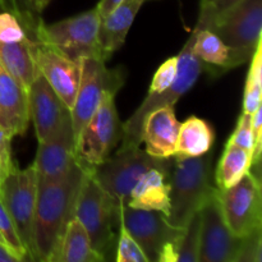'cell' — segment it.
<instances>
[{
  "mask_svg": "<svg viewBox=\"0 0 262 262\" xmlns=\"http://www.w3.org/2000/svg\"><path fill=\"white\" fill-rule=\"evenodd\" d=\"M0 234H2L8 250L13 255L17 256L20 262L30 261L27 252H26L22 242H20L19 235H18L17 230H15L14 224H13L12 219H10L9 214H8L2 200H0Z\"/></svg>",
  "mask_w": 262,
  "mask_h": 262,
  "instance_id": "f546056e",
  "label": "cell"
},
{
  "mask_svg": "<svg viewBox=\"0 0 262 262\" xmlns=\"http://www.w3.org/2000/svg\"><path fill=\"white\" fill-rule=\"evenodd\" d=\"M74 217L82 223L89 233L95 251L107 260L114 243V228L115 225L118 227V204L97 183L90 168H84Z\"/></svg>",
  "mask_w": 262,
  "mask_h": 262,
  "instance_id": "3957f363",
  "label": "cell"
},
{
  "mask_svg": "<svg viewBox=\"0 0 262 262\" xmlns=\"http://www.w3.org/2000/svg\"><path fill=\"white\" fill-rule=\"evenodd\" d=\"M0 262H20V260L0 243Z\"/></svg>",
  "mask_w": 262,
  "mask_h": 262,
  "instance_id": "74e56055",
  "label": "cell"
},
{
  "mask_svg": "<svg viewBox=\"0 0 262 262\" xmlns=\"http://www.w3.org/2000/svg\"><path fill=\"white\" fill-rule=\"evenodd\" d=\"M219 188L200 209L199 262H238L243 237L230 232L223 216Z\"/></svg>",
  "mask_w": 262,
  "mask_h": 262,
  "instance_id": "4fadbf2b",
  "label": "cell"
},
{
  "mask_svg": "<svg viewBox=\"0 0 262 262\" xmlns=\"http://www.w3.org/2000/svg\"><path fill=\"white\" fill-rule=\"evenodd\" d=\"M214 140V129L206 120L189 117L179 125L177 151L174 156L196 158L205 155L211 150Z\"/></svg>",
  "mask_w": 262,
  "mask_h": 262,
  "instance_id": "7402d4cb",
  "label": "cell"
},
{
  "mask_svg": "<svg viewBox=\"0 0 262 262\" xmlns=\"http://www.w3.org/2000/svg\"><path fill=\"white\" fill-rule=\"evenodd\" d=\"M251 67L246 81L243 94V112L252 114L261 105L262 99V43L258 42L255 53L251 58Z\"/></svg>",
  "mask_w": 262,
  "mask_h": 262,
  "instance_id": "484cf974",
  "label": "cell"
},
{
  "mask_svg": "<svg viewBox=\"0 0 262 262\" xmlns=\"http://www.w3.org/2000/svg\"><path fill=\"white\" fill-rule=\"evenodd\" d=\"M118 216L142 248L148 262H159L164 248L177 245L184 229L171 225L164 212L133 209L125 204H118Z\"/></svg>",
  "mask_w": 262,
  "mask_h": 262,
  "instance_id": "7c38bea8",
  "label": "cell"
},
{
  "mask_svg": "<svg viewBox=\"0 0 262 262\" xmlns=\"http://www.w3.org/2000/svg\"><path fill=\"white\" fill-rule=\"evenodd\" d=\"M194 32L192 31L191 36L183 49L178 54V72L173 83L164 90L160 94L147 95L142 104L137 107L129 119L122 124L123 135L120 147H130V146H140L141 130H142L143 119L156 109L164 106H174L176 102L193 87L197 78L204 71V63L197 58L193 50Z\"/></svg>",
  "mask_w": 262,
  "mask_h": 262,
  "instance_id": "8992f818",
  "label": "cell"
},
{
  "mask_svg": "<svg viewBox=\"0 0 262 262\" xmlns=\"http://www.w3.org/2000/svg\"><path fill=\"white\" fill-rule=\"evenodd\" d=\"M31 50L38 73L45 77L49 84L71 110L78 90L81 60H73L40 41L32 40Z\"/></svg>",
  "mask_w": 262,
  "mask_h": 262,
  "instance_id": "5bb4252c",
  "label": "cell"
},
{
  "mask_svg": "<svg viewBox=\"0 0 262 262\" xmlns=\"http://www.w3.org/2000/svg\"><path fill=\"white\" fill-rule=\"evenodd\" d=\"M200 210L189 219L176 245V262H199Z\"/></svg>",
  "mask_w": 262,
  "mask_h": 262,
  "instance_id": "4316f807",
  "label": "cell"
},
{
  "mask_svg": "<svg viewBox=\"0 0 262 262\" xmlns=\"http://www.w3.org/2000/svg\"><path fill=\"white\" fill-rule=\"evenodd\" d=\"M100 20L96 8L51 25L41 20L36 28L35 41L56 49L73 60L95 58L106 61L99 42Z\"/></svg>",
  "mask_w": 262,
  "mask_h": 262,
  "instance_id": "5b68a950",
  "label": "cell"
},
{
  "mask_svg": "<svg viewBox=\"0 0 262 262\" xmlns=\"http://www.w3.org/2000/svg\"><path fill=\"white\" fill-rule=\"evenodd\" d=\"M219 202L223 216L230 232L246 237L262 229L261 179L248 171L230 188L219 189Z\"/></svg>",
  "mask_w": 262,
  "mask_h": 262,
  "instance_id": "8fae6325",
  "label": "cell"
},
{
  "mask_svg": "<svg viewBox=\"0 0 262 262\" xmlns=\"http://www.w3.org/2000/svg\"><path fill=\"white\" fill-rule=\"evenodd\" d=\"M101 255L92 247L89 233L77 217H72L67 225L59 251L58 262H101Z\"/></svg>",
  "mask_w": 262,
  "mask_h": 262,
  "instance_id": "603a6c76",
  "label": "cell"
},
{
  "mask_svg": "<svg viewBox=\"0 0 262 262\" xmlns=\"http://www.w3.org/2000/svg\"><path fill=\"white\" fill-rule=\"evenodd\" d=\"M35 2H36V8H37L38 12L41 13L49 4H50L51 0H35Z\"/></svg>",
  "mask_w": 262,
  "mask_h": 262,
  "instance_id": "f35d334b",
  "label": "cell"
},
{
  "mask_svg": "<svg viewBox=\"0 0 262 262\" xmlns=\"http://www.w3.org/2000/svg\"><path fill=\"white\" fill-rule=\"evenodd\" d=\"M12 138L0 128V177L2 179L15 166L12 159Z\"/></svg>",
  "mask_w": 262,
  "mask_h": 262,
  "instance_id": "d590c367",
  "label": "cell"
},
{
  "mask_svg": "<svg viewBox=\"0 0 262 262\" xmlns=\"http://www.w3.org/2000/svg\"><path fill=\"white\" fill-rule=\"evenodd\" d=\"M0 243H2V245H4V246H5V242H4V239H3L2 234H0ZM5 247H7V246H5Z\"/></svg>",
  "mask_w": 262,
  "mask_h": 262,
  "instance_id": "ab89813d",
  "label": "cell"
},
{
  "mask_svg": "<svg viewBox=\"0 0 262 262\" xmlns=\"http://www.w3.org/2000/svg\"><path fill=\"white\" fill-rule=\"evenodd\" d=\"M177 72H178V56H171L164 61L156 71L148 90V95L160 94L168 89L176 79Z\"/></svg>",
  "mask_w": 262,
  "mask_h": 262,
  "instance_id": "d6a6232c",
  "label": "cell"
},
{
  "mask_svg": "<svg viewBox=\"0 0 262 262\" xmlns=\"http://www.w3.org/2000/svg\"><path fill=\"white\" fill-rule=\"evenodd\" d=\"M152 168L171 170L170 158L151 156L140 146L119 147L117 154L109 156L104 163L90 168L97 183L115 200L117 204H127L130 191L138 179Z\"/></svg>",
  "mask_w": 262,
  "mask_h": 262,
  "instance_id": "52a82bcc",
  "label": "cell"
},
{
  "mask_svg": "<svg viewBox=\"0 0 262 262\" xmlns=\"http://www.w3.org/2000/svg\"><path fill=\"white\" fill-rule=\"evenodd\" d=\"M193 50L197 58L204 63V68L216 69L222 73L228 69L229 49L222 38L209 28H194Z\"/></svg>",
  "mask_w": 262,
  "mask_h": 262,
  "instance_id": "cb8c5ba5",
  "label": "cell"
},
{
  "mask_svg": "<svg viewBox=\"0 0 262 262\" xmlns=\"http://www.w3.org/2000/svg\"><path fill=\"white\" fill-rule=\"evenodd\" d=\"M122 2L123 0H100L99 4L96 5V9L97 12H99L100 17H105L107 13L112 12V10Z\"/></svg>",
  "mask_w": 262,
  "mask_h": 262,
  "instance_id": "8d00e7d4",
  "label": "cell"
},
{
  "mask_svg": "<svg viewBox=\"0 0 262 262\" xmlns=\"http://www.w3.org/2000/svg\"><path fill=\"white\" fill-rule=\"evenodd\" d=\"M179 125L174 106H164L151 112L143 119L141 130V142L145 143L146 152L161 159L176 155Z\"/></svg>",
  "mask_w": 262,
  "mask_h": 262,
  "instance_id": "ac0fdd59",
  "label": "cell"
},
{
  "mask_svg": "<svg viewBox=\"0 0 262 262\" xmlns=\"http://www.w3.org/2000/svg\"><path fill=\"white\" fill-rule=\"evenodd\" d=\"M30 123L28 92L0 63V128L10 138L26 132Z\"/></svg>",
  "mask_w": 262,
  "mask_h": 262,
  "instance_id": "e0dca14e",
  "label": "cell"
},
{
  "mask_svg": "<svg viewBox=\"0 0 262 262\" xmlns=\"http://www.w3.org/2000/svg\"><path fill=\"white\" fill-rule=\"evenodd\" d=\"M146 0H123L100 20L99 42L105 58L109 59L124 43L127 33Z\"/></svg>",
  "mask_w": 262,
  "mask_h": 262,
  "instance_id": "d6986e66",
  "label": "cell"
},
{
  "mask_svg": "<svg viewBox=\"0 0 262 262\" xmlns=\"http://www.w3.org/2000/svg\"><path fill=\"white\" fill-rule=\"evenodd\" d=\"M251 165H252L251 152L235 145L227 143L215 173L217 188L223 191L234 186L251 170Z\"/></svg>",
  "mask_w": 262,
  "mask_h": 262,
  "instance_id": "d4e9b609",
  "label": "cell"
},
{
  "mask_svg": "<svg viewBox=\"0 0 262 262\" xmlns=\"http://www.w3.org/2000/svg\"><path fill=\"white\" fill-rule=\"evenodd\" d=\"M27 92L30 120L35 125L37 142H42L59 129L67 115L71 114V110L41 73L37 74Z\"/></svg>",
  "mask_w": 262,
  "mask_h": 262,
  "instance_id": "2e32d148",
  "label": "cell"
},
{
  "mask_svg": "<svg viewBox=\"0 0 262 262\" xmlns=\"http://www.w3.org/2000/svg\"><path fill=\"white\" fill-rule=\"evenodd\" d=\"M28 33L20 20L8 10H0V42H19L27 40Z\"/></svg>",
  "mask_w": 262,
  "mask_h": 262,
  "instance_id": "4dcf8cb0",
  "label": "cell"
},
{
  "mask_svg": "<svg viewBox=\"0 0 262 262\" xmlns=\"http://www.w3.org/2000/svg\"><path fill=\"white\" fill-rule=\"evenodd\" d=\"M212 155L209 152L196 158L176 156L169 182L171 225L184 228L215 191L211 184Z\"/></svg>",
  "mask_w": 262,
  "mask_h": 262,
  "instance_id": "7a4b0ae2",
  "label": "cell"
},
{
  "mask_svg": "<svg viewBox=\"0 0 262 262\" xmlns=\"http://www.w3.org/2000/svg\"><path fill=\"white\" fill-rule=\"evenodd\" d=\"M170 171L165 169L152 168L146 171L130 191L127 204L133 209L156 210L168 216L170 210L168 177Z\"/></svg>",
  "mask_w": 262,
  "mask_h": 262,
  "instance_id": "ffe728a7",
  "label": "cell"
},
{
  "mask_svg": "<svg viewBox=\"0 0 262 262\" xmlns=\"http://www.w3.org/2000/svg\"><path fill=\"white\" fill-rule=\"evenodd\" d=\"M37 174L33 165L19 169L17 165L2 179L0 200L4 204L30 261L35 258V223Z\"/></svg>",
  "mask_w": 262,
  "mask_h": 262,
  "instance_id": "9c48e42d",
  "label": "cell"
},
{
  "mask_svg": "<svg viewBox=\"0 0 262 262\" xmlns=\"http://www.w3.org/2000/svg\"><path fill=\"white\" fill-rule=\"evenodd\" d=\"M227 143L242 147L243 150L248 151L252 155L256 145V137L252 127H251V114H246V113L241 114L237 127H235L234 132L230 136Z\"/></svg>",
  "mask_w": 262,
  "mask_h": 262,
  "instance_id": "1f68e13d",
  "label": "cell"
},
{
  "mask_svg": "<svg viewBox=\"0 0 262 262\" xmlns=\"http://www.w3.org/2000/svg\"><path fill=\"white\" fill-rule=\"evenodd\" d=\"M239 0H201L197 28H209L215 18L237 4Z\"/></svg>",
  "mask_w": 262,
  "mask_h": 262,
  "instance_id": "836d02e7",
  "label": "cell"
},
{
  "mask_svg": "<svg viewBox=\"0 0 262 262\" xmlns=\"http://www.w3.org/2000/svg\"><path fill=\"white\" fill-rule=\"evenodd\" d=\"M209 30L216 33L229 49L228 69L251 60L262 31V0H239L217 15Z\"/></svg>",
  "mask_w": 262,
  "mask_h": 262,
  "instance_id": "277c9868",
  "label": "cell"
},
{
  "mask_svg": "<svg viewBox=\"0 0 262 262\" xmlns=\"http://www.w3.org/2000/svg\"><path fill=\"white\" fill-rule=\"evenodd\" d=\"M31 42V38L19 42H0V63L27 91L38 74Z\"/></svg>",
  "mask_w": 262,
  "mask_h": 262,
  "instance_id": "44dd1931",
  "label": "cell"
},
{
  "mask_svg": "<svg viewBox=\"0 0 262 262\" xmlns=\"http://www.w3.org/2000/svg\"><path fill=\"white\" fill-rule=\"evenodd\" d=\"M76 163V136L69 114L49 140L38 142L32 165L37 181H51L64 176Z\"/></svg>",
  "mask_w": 262,
  "mask_h": 262,
  "instance_id": "9a60e30c",
  "label": "cell"
},
{
  "mask_svg": "<svg viewBox=\"0 0 262 262\" xmlns=\"http://www.w3.org/2000/svg\"><path fill=\"white\" fill-rule=\"evenodd\" d=\"M105 63L106 61L101 59H81L78 90L71 109L72 125L76 138L82 127L99 107L104 95L107 91H119L124 81L120 69H109Z\"/></svg>",
  "mask_w": 262,
  "mask_h": 262,
  "instance_id": "30bf717a",
  "label": "cell"
},
{
  "mask_svg": "<svg viewBox=\"0 0 262 262\" xmlns=\"http://www.w3.org/2000/svg\"><path fill=\"white\" fill-rule=\"evenodd\" d=\"M118 229H119V238L117 242V251H115V261L117 262H148V258L143 253L142 248L138 246L135 238L130 235L124 223L118 216Z\"/></svg>",
  "mask_w": 262,
  "mask_h": 262,
  "instance_id": "f1b7e54d",
  "label": "cell"
},
{
  "mask_svg": "<svg viewBox=\"0 0 262 262\" xmlns=\"http://www.w3.org/2000/svg\"><path fill=\"white\" fill-rule=\"evenodd\" d=\"M258 229L243 237L238 262H261L262 261V238Z\"/></svg>",
  "mask_w": 262,
  "mask_h": 262,
  "instance_id": "e575fe53",
  "label": "cell"
},
{
  "mask_svg": "<svg viewBox=\"0 0 262 262\" xmlns=\"http://www.w3.org/2000/svg\"><path fill=\"white\" fill-rule=\"evenodd\" d=\"M0 10L13 13L26 28L28 37L35 41L36 28L42 20L35 0H0Z\"/></svg>",
  "mask_w": 262,
  "mask_h": 262,
  "instance_id": "83f0119b",
  "label": "cell"
},
{
  "mask_svg": "<svg viewBox=\"0 0 262 262\" xmlns=\"http://www.w3.org/2000/svg\"><path fill=\"white\" fill-rule=\"evenodd\" d=\"M83 176L84 168L77 161L59 178L37 181L33 223L36 261L58 262L67 225L74 217V207Z\"/></svg>",
  "mask_w": 262,
  "mask_h": 262,
  "instance_id": "6da1fadb",
  "label": "cell"
},
{
  "mask_svg": "<svg viewBox=\"0 0 262 262\" xmlns=\"http://www.w3.org/2000/svg\"><path fill=\"white\" fill-rule=\"evenodd\" d=\"M117 91H107L76 138L77 161L83 168L104 163L122 140L123 128L115 106Z\"/></svg>",
  "mask_w": 262,
  "mask_h": 262,
  "instance_id": "ba28073f",
  "label": "cell"
}]
</instances>
